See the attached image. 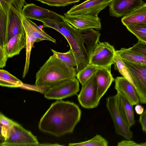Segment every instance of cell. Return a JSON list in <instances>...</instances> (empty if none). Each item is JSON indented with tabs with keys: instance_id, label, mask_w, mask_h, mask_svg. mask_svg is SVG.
Masks as SVG:
<instances>
[{
	"instance_id": "obj_1",
	"label": "cell",
	"mask_w": 146,
	"mask_h": 146,
	"mask_svg": "<svg viewBox=\"0 0 146 146\" xmlns=\"http://www.w3.org/2000/svg\"><path fill=\"white\" fill-rule=\"evenodd\" d=\"M81 115V111L75 103L57 100L40 119L38 128L42 132L60 137L72 133Z\"/></svg>"
},
{
	"instance_id": "obj_2",
	"label": "cell",
	"mask_w": 146,
	"mask_h": 146,
	"mask_svg": "<svg viewBox=\"0 0 146 146\" xmlns=\"http://www.w3.org/2000/svg\"><path fill=\"white\" fill-rule=\"evenodd\" d=\"M76 74V68L68 66L53 54L36 73L35 85L50 88L65 79L75 78Z\"/></svg>"
},
{
	"instance_id": "obj_3",
	"label": "cell",
	"mask_w": 146,
	"mask_h": 146,
	"mask_svg": "<svg viewBox=\"0 0 146 146\" xmlns=\"http://www.w3.org/2000/svg\"><path fill=\"white\" fill-rule=\"evenodd\" d=\"M37 137L17 123L9 131L1 146H40Z\"/></svg>"
},
{
	"instance_id": "obj_4",
	"label": "cell",
	"mask_w": 146,
	"mask_h": 146,
	"mask_svg": "<svg viewBox=\"0 0 146 146\" xmlns=\"http://www.w3.org/2000/svg\"><path fill=\"white\" fill-rule=\"evenodd\" d=\"M115 50L113 46L107 42H99L90 56L88 64L97 67L110 69L114 63Z\"/></svg>"
},
{
	"instance_id": "obj_5",
	"label": "cell",
	"mask_w": 146,
	"mask_h": 146,
	"mask_svg": "<svg viewBox=\"0 0 146 146\" xmlns=\"http://www.w3.org/2000/svg\"><path fill=\"white\" fill-rule=\"evenodd\" d=\"M79 82L76 78L65 79L48 89L44 96L48 100H60L75 95L80 90Z\"/></svg>"
},
{
	"instance_id": "obj_6",
	"label": "cell",
	"mask_w": 146,
	"mask_h": 146,
	"mask_svg": "<svg viewBox=\"0 0 146 146\" xmlns=\"http://www.w3.org/2000/svg\"><path fill=\"white\" fill-rule=\"evenodd\" d=\"M106 102V106L113 122L116 133L130 140L133 137V133L119 111L115 95L108 97Z\"/></svg>"
},
{
	"instance_id": "obj_7",
	"label": "cell",
	"mask_w": 146,
	"mask_h": 146,
	"mask_svg": "<svg viewBox=\"0 0 146 146\" xmlns=\"http://www.w3.org/2000/svg\"><path fill=\"white\" fill-rule=\"evenodd\" d=\"M77 99L81 106L89 109L96 107L100 101L97 96V87L95 73L82 85Z\"/></svg>"
},
{
	"instance_id": "obj_8",
	"label": "cell",
	"mask_w": 146,
	"mask_h": 146,
	"mask_svg": "<svg viewBox=\"0 0 146 146\" xmlns=\"http://www.w3.org/2000/svg\"><path fill=\"white\" fill-rule=\"evenodd\" d=\"M123 61L131 75L140 102L146 104V65L136 64Z\"/></svg>"
},
{
	"instance_id": "obj_9",
	"label": "cell",
	"mask_w": 146,
	"mask_h": 146,
	"mask_svg": "<svg viewBox=\"0 0 146 146\" xmlns=\"http://www.w3.org/2000/svg\"><path fill=\"white\" fill-rule=\"evenodd\" d=\"M111 0H87L73 6L66 13L70 15L84 14L98 16L99 12L109 6Z\"/></svg>"
},
{
	"instance_id": "obj_10",
	"label": "cell",
	"mask_w": 146,
	"mask_h": 146,
	"mask_svg": "<svg viewBox=\"0 0 146 146\" xmlns=\"http://www.w3.org/2000/svg\"><path fill=\"white\" fill-rule=\"evenodd\" d=\"M22 9L13 2L8 14L7 42L13 36L25 33L22 21Z\"/></svg>"
},
{
	"instance_id": "obj_11",
	"label": "cell",
	"mask_w": 146,
	"mask_h": 146,
	"mask_svg": "<svg viewBox=\"0 0 146 146\" xmlns=\"http://www.w3.org/2000/svg\"><path fill=\"white\" fill-rule=\"evenodd\" d=\"M22 12L25 17L41 22L46 20L59 19L64 17L63 15L33 3L25 4L22 9Z\"/></svg>"
},
{
	"instance_id": "obj_12",
	"label": "cell",
	"mask_w": 146,
	"mask_h": 146,
	"mask_svg": "<svg viewBox=\"0 0 146 146\" xmlns=\"http://www.w3.org/2000/svg\"><path fill=\"white\" fill-rule=\"evenodd\" d=\"M63 16L66 21L77 29H101L100 20L98 16L84 14L72 15L66 13H64Z\"/></svg>"
},
{
	"instance_id": "obj_13",
	"label": "cell",
	"mask_w": 146,
	"mask_h": 146,
	"mask_svg": "<svg viewBox=\"0 0 146 146\" xmlns=\"http://www.w3.org/2000/svg\"><path fill=\"white\" fill-rule=\"evenodd\" d=\"M142 0H111L109 6L110 16L124 17L143 4Z\"/></svg>"
},
{
	"instance_id": "obj_14",
	"label": "cell",
	"mask_w": 146,
	"mask_h": 146,
	"mask_svg": "<svg viewBox=\"0 0 146 146\" xmlns=\"http://www.w3.org/2000/svg\"><path fill=\"white\" fill-rule=\"evenodd\" d=\"M115 88L122 94L133 105L139 103V100L135 88L124 76L117 77L115 79Z\"/></svg>"
},
{
	"instance_id": "obj_15",
	"label": "cell",
	"mask_w": 146,
	"mask_h": 146,
	"mask_svg": "<svg viewBox=\"0 0 146 146\" xmlns=\"http://www.w3.org/2000/svg\"><path fill=\"white\" fill-rule=\"evenodd\" d=\"M95 75L97 83L98 98L100 101L114 79L109 68L98 67Z\"/></svg>"
},
{
	"instance_id": "obj_16",
	"label": "cell",
	"mask_w": 146,
	"mask_h": 146,
	"mask_svg": "<svg viewBox=\"0 0 146 146\" xmlns=\"http://www.w3.org/2000/svg\"><path fill=\"white\" fill-rule=\"evenodd\" d=\"M115 96L119 111L127 124L131 127L135 122L133 106L119 92H117Z\"/></svg>"
},
{
	"instance_id": "obj_17",
	"label": "cell",
	"mask_w": 146,
	"mask_h": 146,
	"mask_svg": "<svg viewBox=\"0 0 146 146\" xmlns=\"http://www.w3.org/2000/svg\"><path fill=\"white\" fill-rule=\"evenodd\" d=\"M121 21L125 26L141 24L146 25V3H143L123 17Z\"/></svg>"
},
{
	"instance_id": "obj_18",
	"label": "cell",
	"mask_w": 146,
	"mask_h": 146,
	"mask_svg": "<svg viewBox=\"0 0 146 146\" xmlns=\"http://www.w3.org/2000/svg\"><path fill=\"white\" fill-rule=\"evenodd\" d=\"M22 21L26 34L33 35L40 41L47 40L56 43L55 39L46 33L30 19L23 16Z\"/></svg>"
},
{
	"instance_id": "obj_19",
	"label": "cell",
	"mask_w": 146,
	"mask_h": 146,
	"mask_svg": "<svg viewBox=\"0 0 146 146\" xmlns=\"http://www.w3.org/2000/svg\"><path fill=\"white\" fill-rule=\"evenodd\" d=\"M27 36L26 33L20 34L11 38L7 46L8 58L19 55L21 51L26 48Z\"/></svg>"
},
{
	"instance_id": "obj_20",
	"label": "cell",
	"mask_w": 146,
	"mask_h": 146,
	"mask_svg": "<svg viewBox=\"0 0 146 146\" xmlns=\"http://www.w3.org/2000/svg\"><path fill=\"white\" fill-rule=\"evenodd\" d=\"M115 54L123 60L136 64L146 65V56L129 48H121L115 50Z\"/></svg>"
},
{
	"instance_id": "obj_21",
	"label": "cell",
	"mask_w": 146,
	"mask_h": 146,
	"mask_svg": "<svg viewBox=\"0 0 146 146\" xmlns=\"http://www.w3.org/2000/svg\"><path fill=\"white\" fill-rule=\"evenodd\" d=\"M23 82L8 71L0 70V85L3 87L16 88L21 87Z\"/></svg>"
},
{
	"instance_id": "obj_22",
	"label": "cell",
	"mask_w": 146,
	"mask_h": 146,
	"mask_svg": "<svg viewBox=\"0 0 146 146\" xmlns=\"http://www.w3.org/2000/svg\"><path fill=\"white\" fill-rule=\"evenodd\" d=\"M114 68L120 74L125 78L135 88V86L131 73L123 60L115 54L114 57Z\"/></svg>"
},
{
	"instance_id": "obj_23",
	"label": "cell",
	"mask_w": 146,
	"mask_h": 146,
	"mask_svg": "<svg viewBox=\"0 0 146 146\" xmlns=\"http://www.w3.org/2000/svg\"><path fill=\"white\" fill-rule=\"evenodd\" d=\"M27 36L26 61L23 72L22 77L24 78L27 74L29 70L30 64V53L34 44L35 42H40L36 38L30 34H26Z\"/></svg>"
},
{
	"instance_id": "obj_24",
	"label": "cell",
	"mask_w": 146,
	"mask_h": 146,
	"mask_svg": "<svg viewBox=\"0 0 146 146\" xmlns=\"http://www.w3.org/2000/svg\"><path fill=\"white\" fill-rule=\"evenodd\" d=\"M53 54L68 66L71 67H76V62L75 58L72 49L71 48L66 52H60L51 49Z\"/></svg>"
},
{
	"instance_id": "obj_25",
	"label": "cell",
	"mask_w": 146,
	"mask_h": 146,
	"mask_svg": "<svg viewBox=\"0 0 146 146\" xmlns=\"http://www.w3.org/2000/svg\"><path fill=\"white\" fill-rule=\"evenodd\" d=\"M107 141L101 135L97 134L91 139L78 143H70L69 146H108Z\"/></svg>"
},
{
	"instance_id": "obj_26",
	"label": "cell",
	"mask_w": 146,
	"mask_h": 146,
	"mask_svg": "<svg viewBox=\"0 0 146 146\" xmlns=\"http://www.w3.org/2000/svg\"><path fill=\"white\" fill-rule=\"evenodd\" d=\"M97 67L88 64L76 74L77 79L82 85L89 80L95 73Z\"/></svg>"
},
{
	"instance_id": "obj_27",
	"label": "cell",
	"mask_w": 146,
	"mask_h": 146,
	"mask_svg": "<svg viewBox=\"0 0 146 146\" xmlns=\"http://www.w3.org/2000/svg\"><path fill=\"white\" fill-rule=\"evenodd\" d=\"M127 30L135 35L138 39L146 43V25L139 24L126 26Z\"/></svg>"
},
{
	"instance_id": "obj_28",
	"label": "cell",
	"mask_w": 146,
	"mask_h": 146,
	"mask_svg": "<svg viewBox=\"0 0 146 146\" xmlns=\"http://www.w3.org/2000/svg\"><path fill=\"white\" fill-rule=\"evenodd\" d=\"M1 139H4L9 130L17 122L5 116L3 114H0Z\"/></svg>"
},
{
	"instance_id": "obj_29",
	"label": "cell",
	"mask_w": 146,
	"mask_h": 146,
	"mask_svg": "<svg viewBox=\"0 0 146 146\" xmlns=\"http://www.w3.org/2000/svg\"><path fill=\"white\" fill-rule=\"evenodd\" d=\"M48 5L56 7H64L79 2L80 0H36Z\"/></svg>"
},
{
	"instance_id": "obj_30",
	"label": "cell",
	"mask_w": 146,
	"mask_h": 146,
	"mask_svg": "<svg viewBox=\"0 0 146 146\" xmlns=\"http://www.w3.org/2000/svg\"><path fill=\"white\" fill-rule=\"evenodd\" d=\"M129 49L146 56V43L139 40L136 44Z\"/></svg>"
},
{
	"instance_id": "obj_31",
	"label": "cell",
	"mask_w": 146,
	"mask_h": 146,
	"mask_svg": "<svg viewBox=\"0 0 146 146\" xmlns=\"http://www.w3.org/2000/svg\"><path fill=\"white\" fill-rule=\"evenodd\" d=\"M14 1V0H0V7L8 14Z\"/></svg>"
},
{
	"instance_id": "obj_32",
	"label": "cell",
	"mask_w": 146,
	"mask_h": 146,
	"mask_svg": "<svg viewBox=\"0 0 146 146\" xmlns=\"http://www.w3.org/2000/svg\"><path fill=\"white\" fill-rule=\"evenodd\" d=\"M118 146H146V142L138 143L130 140L122 141L119 142L117 144Z\"/></svg>"
},
{
	"instance_id": "obj_33",
	"label": "cell",
	"mask_w": 146,
	"mask_h": 146,
	"mask_svg": "<svg viewBox=\"0 0 146 146\" xmlns=\"http://www.w3.org/2000/svg\"><path fill=\"white\" fill-rule=\"evenodd\" d=\"M139 121L143 130L146 133V110L140 115Z\"/></svg>"
},
{
	"instance_id": "obj_34",
	"label": "cell",
	"mask_w": 146,
	"mask_h": 146,
	"mask_svg": "<svg viewBox=\"0 0 146 146\" xmlns=\"http://www.w3.org/2000/svg\"><path fill=\"white\" fill-rule=\"evenodd\" d=\"M14 2L20 9H22L25 3V0H14Z\"/></svg>"
},
{
	"instance_id": "obj_35",
	"label": "cell",
	"mask_w": 146,
	"mask_h": 146,
	"mask_svg": "<svg viewBox=\"0 0 146 146\" xmlns=\"http://www.w3.org/2000/svg\"><path fill=\"white\" fill-rule=\"evenodd\" d=\"M135 110L136 113L139 115L142 114L144 111V108L141 105H137L135 108Z\"/></svg>"
}]
</instances>
